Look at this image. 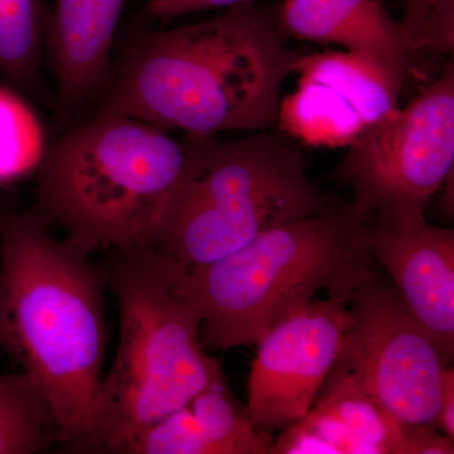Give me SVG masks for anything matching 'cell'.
<instances>
[{
    "mask_svg": "<svg viewBox=\"0 0 454 454\" xmlns=\"http://www.w3.org/2000/svg\"><path fill=\"white\" fill-rule=\"evenodd\" d=\"M454 167V64L348 145L343 177L370 212L424 214Z\"/></svg>",
    "mask_w": 454,
    "mask_h": 454,
    "instance_id": "8",
    "label": "cell"
},
{
    "mask_svg": "<svg viewBox=\"0 0 454 454\" xmlns=\"http://www.w3.org/2000/svg\"><path fill=\"white\" fill-rule=\"evenodd\" d=\"M312 408L342 424L373 454H405L406 423L370 395L345 367L334 364Z\"/></svg>",
    "mask_w": 454,
    "mask_h": 454,
    "instance_id": "14",
    "label": "cell"
},
{
    "mask_svg": "<svg viewBox=\"0 0 454 454\" xmlns=\"http://www.w3.org/2000/svg\"><path fill=\"white\" fill-rule=\"evenodd\" d=\"M403 27L411 47L422 53H453L454 0H399Z\"/></svg>",
    "mask_w": 454,
    "mask_h": 454,
    "instance_id": "19",
    "label": "cell"
},
{
    "mask_svg": "<svg viewBox=\"0 0 454 454\" xmlns=\"http://www.w3.org/2000/svg\"><path fill=\"white\" fill-rule=\"evenodd\" d=\"M47 153L37 114L18 92L0 85V184L38 169Z\"/></svg>",
    "mask_w": 454,
    "mask_h": 454,
    "instance_id": "18",
    "label": "cell"
},
{
    "mask_svg": "<svg viewBox=\"0 0 454 454\" xmlns=\"http://www.w3.org/2000/svg\"><path fill=\"white\" fill-rule=\"evenodd\" d=\"M128 0H56L46 46L59 106L74 110L106 82Z\"/></svg>",
    "mask_w": 454,
    "mask_h": 454,
    "instance_id": "13",
    "label": "cell"
},
{
    "mask_svg": "<svg viewBox=\"0 0 454 454\" xmlns=\"http://www.w3.org/2000/svg\"><path fill=\"white\" fill-rule=\"evenodd\" d=\"M367 250L389 271L411 312L454 351V231L432 225L424 214L370 212Z\"/></svg>",
    "mask_w": 454,
    "mask_h": 454,
    "instance_id": "11",
    "label": "cell"
},
{
    "mask_svg": "<svg viewBox=\"0 0 454 454\" xmlns=\"http://www.w3.org/2000/svg\"><path fill=\"white\" fill-rule=\"evenodd\" d=\"M286 37L277 9L256 0L142 32L122 55L101 112L187 136L277 129L284 83L304 55Z\"/></svg>",
    "mask_w": 454,
    "mask_h": 454,
    "instance_id": "1",
    "label": "cell"
},
{
    "mask_svg": "<svg viewBox=\"0 0 454 454\" xmlns=\"http://www.w3.org/2000/svg\"><path fill=\"white\" fill-rule=\"evenodd\" d=\"M348 306L336 297L313 301L260 340L245 408L256 428H286L309 413L339 357Z\"/></svg>",
    "mask_w": 454,
    "mask_h": 454,
    "instance_id": "9",
    "label": "cell"
},
{
    "mask_svg": "<svg viewBox=\"0 0 454 454\" xmlns=\"http://www.w3.org/2000/svg\"><path fill=\"white\" fill-rule=\"evenodd\" d=\"M277 129L307 145L348 146L399 106L404 82L348 51L303 55Z\"/></svg>",
    "mask_w": 454,
    "mask_h": 454,
    "instance_id": "10",
    "label": "cell"
},
{
    "mask_svg": "<svg viewBox=\"0 0 454 454\" xmlns=\"http://www.w3.org/2000/svg\"><path fill=\"white\" fill-rule=\"evenodd\" d=\"M50 20L43 0H0V74L17 89L40 85Z\"/></svg>",
    "mask_w": 454,
    "mask_h": 454,
    "instance_id": "15",
    "label": "cell"
},
{
    "mask_svg": "<svg viewBox=\"0 0 454 454\" xmlns=\"http://www.w3.org/2000/svg\"><path fill=\"white\" fill-rule=\"evenodd\" d=\"M186 139L100 112L65 134L38 167L35 214L67 232L82 258L100 247H146L184 177Z\"/></svg>",
    "mask_w": 454,
    "mask_h": 454,
    "instance_id": "4",
    "label": "cell"
},
{
    "mask_svg": "<svg viewBox=\"0 0 454 454\" xmlns=\"http://www.w3.org/2000/svg\"><path fill=\"white\" fill-rule=\"evenodd\" d=\"M348 317L337 365L397 419L434 426L450 357L373 264L349 298Z\"/></svg>",
    "mask_w": 454,
    "mask_h": 454,
    "instance_id": "7",
    "label": "cell"
},
{
    "mask_svg": "<svg viewBox=\"0 0 454 454\" xmlns=\"http://www.w3.org/2000/svg\"><path fill=\"white\" fill-rule=\"evenodd\" d=\"M210 454H267L273 438L256 428L236 402L226 380L214 382L187 404Z\"/></svg>",
    "mask_w": 454,
    "mask_h": 454,
    "instance_id": "17",
    "label": "cell"
},
{
    "mask_svg": "<svg viewBox=\"0 0 454 454\" xmlns=\"http://www.w3.org/2000/svg\"><path fill=\"white\" fill-rule=\"evenodd\" d=\"M121 309V340L82 428L64 450L124 454L143 430L225 380L201 343L203 306L192 273L152 247L115 249L106 276Z\"/></svg>",
    "mask_w": 454,
    "mask_h": 454,
    "instance_id": "2",
    "label": "cell"
},
{
    "mask_svg": "<svg viewBox=\"0 0 454 454\" xmlns=\"http://www.w3.org/2000/svg\"><path fill=\"white\" fill-rule=\"evenodd\" d=\"M47 226L35 212L0 215V348L46 397L65 448L101 381L104 278Z\"/></svg>",
    "mask_w": 454,
    "mask_h": 454,
    "instance_id": "3",
    "label": "cell"
},
{
    "mask_svg": "<svg viewBox=\"0 0 454 454\" xmlns=\"http://www.w3.org/2000/svg\"><path fill=\"white\" fill-rule=\"evenodd\" d=\"M369 214L354 200L334 202L191 270L203 306V348L258 345L322 289L349 301L373 264L365 243Z\"/></svg>",
    "mask_w": 454,
    "mask_h": 454,
    "instance_id": "5",
    "label": "cell"
},
{
    "mask_svg": "<svg viewBox=\"0 0 454 454\" xmlns=\"http://www.w3.org/2000/svg\"><path fill=\"white\" fill-rule=\"evenodd\" d=\"M453 439L430 424H405V454H453Z\"/></svg>",
    "mask_w": 454,
    "mask_h": 454,
    "instance_id": "21",
    "label": "cell"
},
{
    "mask_svg": "<svg viewBox=\"0 0 454 454\" xmlns=\"http://www.w3.org/2000/svg\"><path fill=\"white\" fill-rule=\"evenodd\" d=\"M184 177L149 247L190 270L334 201L310 181L297 140L279 129L238 139L187 136Z\"/></svg>",
    "mask_w": 454,
    "mask_h": 454,
    "instance_id": "6",
    "label": "cell"
},
{
    "mask_svg": "<svg viewBox=\"0 0 454 454\" xmlns=\"http://www.w3.org/2000/svg\"><path fill=\"white\" fill-rule=\"evenodd\" d=\"M55 415L25 373H0V454H32L56 443Z\"/></svg>",
    "mask_w": 454,
    "mask_h": 454,
    "instance_id": "16",
    "label": "cell"
},
{
    "mask_svg": "<svg viewBox=\"0 0 454 454\" xmlns=\"http://www.w3.org/2000/svg\"><path fill=\"white\" fill-rule=\"evenodd\" d=\"M434 427L447 437L454 438V372L448 366L442 373L441 403Z\"/></svg>",
    "mask_w": 454,
    "mask_h": 454,
    "instance_id": "22",
    "label": "cell"
},
{
    "mask_svg": "<svg viewBox=\"0 0 454 454\" xmlns=\"http://www.w3.org/2000/svg\"><path fill=\"white\" fill-rule=\"evenodd\" d=\"M277 18L284 35L339 44L402 82L420 56L384 0H283Z\"/></svg>",
    "mask_w": 454,
    "mask_h": 454,
    "instance_id": "12",
    "label": "cell"
},
{
    "mask_svg": "<svg viewBox=\"0 0 454 454\" xmlns=\"http://www.w3.org/2000/svg\"><path fill=\"white\" fill-rule=\"evenodd\" d=\"M243 2L247 0H146V14L152 20L168 23L197 12L226 9Z\"/></svg>",
    "mask_w": 454,
    "mask_h": 454,
    "instance_id": "20",
    "label": "cell"
}]
</instances>
